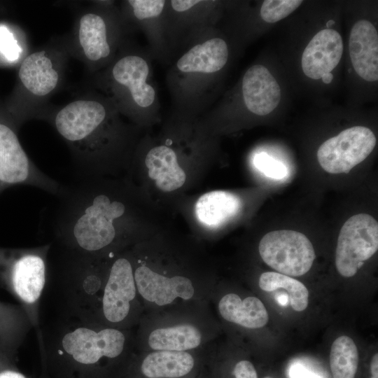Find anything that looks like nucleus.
<instances>
[{
    "instance_id": "7ed1b4c3",
    "label": "nucleus",
    "mask_w": 378,
    "mask_h": 378,
    "mask_svg": "<svg viewBox=\"0 0 378 378\" xmlns=\"http://www.w3.org/2000/svg\"><path fill=\"white\" fill-rule=\"evenodd\" d=\"M149 76V64L144 57L124 52L97 75L95 85L115 104L120 113L138 120L156 100V90L148 83Z\"/></svg>"
},
{
    "instance_id": "a878e982",
    "label": "nucleus",
    "mask_w": 378,
    "mask_h": 378,
    "mask_svg": "<svg viewBox=\"0 0 378 378\" xmlns=\"http://www.w3.org/2000/svg\"><path fill=\"white\" fill-rule=\"evenodd\" d=\"M24 51L13 32L5 24H0V57L8 62H14L21 58Z\"/></svg>"
},
{
    "instance_id": "5701e85b",
    "label": "nucleus",
    "mask_w": 378,
    "mask_h": 378,
    "mask_svg": "<svg viewBox=\"0 0 378 378\" xmlns=\"http://www.w3.org/2000/svg\"><path fill=\"white\" fill-rule=\"evenodd\" d=\"M260 289L271 292L277 289H285L291 307L297 312L304 311L308 306L309 291L300 281L289 276L274 272L262 273L258 281Z\"/></svg>"
},
{
    "instance_id": "412c9836",
    "label": "nucleus",
    "mask_w": 378,
    "mask_h": 378,
    "mask_svg": "<svg viewBox=\"0 0 378 378\" xmlns=\"http://www.w3.org/2000/svg\"><path fill=\"white\" fill-rule=\"evenodd\" d=\"M202 341L201 331L190 323L158 328L148 337V344L153 351H188L198 347Z\"/></svg>"
},
{
    "instance_id": "f03ea898",
    "label": "nucleus",
    "mask_w": 378,
    "mask_h": 378,
    "mask_svg": "<svg viewBox=\"0 0 378 378\" xmlns=\"http://www.w3.org/2000/svg\"><path fill=\"white\" fill-rule=\"evenodd\" d=\"M115 104L90 93L46 118L67 145L81 178L98 177L127 162L129 130Z\"/></svg>"
},
{
    "instance_id": "6ab92c4d",
    "label": "nucleus",
    "mask_w": 378,
    "mask_h": 378,
    "mask_svg": "<svg viewBox=\"0 0 378 378\" xmlns=\"http://www.w3.org/2000/svg\"><path fill=\"white\" fill-rule=\"evenodd\" d=\"M218 311L225 321L246 328H262L269 320L265 305L254 296L241 300L237 294H226L218 302Z\"/></svg>"
},
{
    "instance_id": "bb28decb",
    "label": "nucleus",
    "mask_w": 378,
    "mask_h": 378,
    "mask_svg": "<svg viewBox=\"0 0 378 378\" xmlns=\"http://www.w3.org/2000/svg\"><path fill=\"white\" fill-rule=\"evenodd\" d=\"M254 166L265 176L274 178L282 179L287 175L286 167L278 160L267 155L266 153H260L255 155L253 158Z\"/></svg>"
},
{
    "instance_id": "c9c22d12",
    "label": "nucleus",
    "mask_w": 378,
    "mask_h": 378,
    "mask_svg": "<svg viewBox=\"0 0 378 378\" xmlns=\"http://www.w3.org/2000/svg\"><path fill=\"white\" fill-rule=\"evenodd\" d=\"M263 378H273V377H270V376H265V377H264Z\"/></svg>"
},
{
    "instance_id": "2f4dec72",
    "label": "nucleus",
    "mask_w": 378,
    "mask_h": 378,
    "mask_svg": "<svg viewBox=\"0 0 378 378\" xmlns=\"http://www.w3.org/2000/svg\"><path fill=\"white\" fill-rule=\"evenodd\" d=\"M0 378H26L20 372L13 370H5L0 372Z\"/></svg>"
},
{
    "instance_id": "c85d7f7f",
    "label": "nucleus",
    "mask_w": 378,
    "mask_h": 378,
    "mask_svg": "<svg viewBox=\"0 0 378 378\" xmlns=\"http://www.w3.org/2000/svg\"><path fill=\"white\" fill-rule=\"evenodd\" d=\"M200 0H173L170 1L172 8L178 13L186 12L192 8L200 4Z\"/></svg>"
},
{
    "instance_id": "f257e3e1",
    "label": "nucleus",
    "mask_w": 378,
    "mask_h": 378,
    "mask_svg": "<svg viewBox=\"0 0 378 378\" xmlns=\"http://www.w3.org/2000/svg\"><path fill=\"white\" fill-rule=\"evenodd\" d=\"M132 188L102 176L61 186L52 234L64 251L86 255L117 252L138 227Z\"/></svg>"
},
{
    "instance_id": "c756f323",
    "label": "nucleus",
    "mask_w": 378,
    "mask_h": 378,
    "mask_svg": "<svg viewBox=\"0 0 378 378\" xmlns=\"http://www.w3.org/2000/svg\"><path fill=\"white\" fill-rule=\"evenodd\" d=\"M290 378H322L318 374L306 370L301 365L294 366L290 372Z\"/></svg>"
},
{
    "instance_id": "b1692460",
    "label": "nucleus",
    "mask_w": 378,
    "mask_h": 378,
    "mask_svg": "<svg viewBox=\"0 0 378 378\" xmlns=\"http://www.w3.org/2000/svg\"><path fill=\"white\" fill-rule=\"evenodd\" d=\"M166 3L163 0H128L125 5L127 13L136 21L142 22L161 16Z\"/></svg>"
},
{
    "instance_id": "7c9ffc66",
    "label": "nucleus",
    "mask_w": 378,
    "mask_h": 378,
    "mask_svg": "<svg viewBox=\"0 0 378 378\" xmlns=\"http://www.w3.org/2000/svg\"><path fill=\"white\" fill-rule=\"evenodd\" d=\"M370 378H378V354L372 356L370 364Z\"/></svg>"
},
{
    "instance_id": "72a5a7b5",
    "label": "nucleus",
    "mask_w": 378,
    "mask_h": 378,
    "mask_svg": "<svg viewBox=\"0 0 378 378\" xmlns=\"http://www.w3.org/2000/svg\"><path fill=\"white\" fill-rule=\"evenodd\" d=\"M322 80L324 83H326V84H328L330 83L332 78H333V75L332 74L331 72H328V73H326L322 77Z\"/></svg>"
},
{
    "instance_id": "ddd939ff",
    "label": "nucleus",
    "mask_w": 378,
    "mask_h": 378,
    "mask_svg": "<svg viewBox=\"0 0 378 378\" xmlns=\"http://www.w3.org/2000/svg\"><path fill=\"white\" fill-rule=\"evenodd\" d=\"M228 47L218 37L197 43L183 54L176 62L175 69L184 78H197L221 70L227 62Z\"/></svg>"
},
{
    "instance_id": "473e14b6",
    "label": "nucleus",
    "mask_w": 378,
    "mask_h": 378,
    "mask_svg": "<svg viewBox=\"0 0 378 378\" xmlns=\"http://www.w3.org/2000/svg\"><path fill=\"white\" fill-rule=\"evenodd\" d=\"M276 300L281 305L286 306L288 304L289 298L288 295H281V296H279Z\"/></svg>"
},
{
    "instance_id": "f8f14e48",
    "label": "nucleus",
    "mask_w": 378,
    "mask_h": 378,
    "mask_svg": "<svg viewBox=\"0 0 378 378\" xmlns=\"http://www.w3.org/2000/svg\"><path fill=\"white\" fill-rule=\"evenodd\" d=\"M134 281L138 294L146 301L163 307L176 299L190 300L195 294L190 278L183 275H164L132 255Z\"/></svg>"
},
{
    "instance_id": "39448f33",
    "label": "nucleus",
    "mask_w": 378,
    "mask_h": 378,
    "mask_svg": "<svg viewBox=\"0 0 378 378\" xmlns=\"http://www.w3.org/2000/svg\"><path fill=\"white\" fill-rule=\"evenodd\" d=\"M68 55L66 42H63L31 52L22 59L18 78L30 118L42 115V106L59 88Z\"/></svg>"
},
{
    "instance_id": "dca6fc26",
    "label": "nucleus",
    "mask_w": 378,
    "mask_h": 378,
    "mask_svg": "<svg viewBox=\"0 0 378 378\" xmlns=\"http://www.w3.org/2000/svg\"><path fill=\"white\" fill-rule=\"evenodd\" d=\"M349 49L357 74L367 81H377L378 34L370 22L361 20L354 24L350 33Z\"/></svg>"
},
{
    "instance_id": "cd10ccee",
    "label": "nucleus",
    "mask_w": 378,
    "mask_h": 378,
    "mask_svg": "<svg viewBox=\"0 0 378 378\" xmlns=\"http://www.w3.org/2000/svg\"><path fill=\"white\" fill-rule=\"evenodd\" d=\"M233 378H258L254 365L248 360L237 361L232 370Z\"/></svg>"
},
{
    "instance_id": "f704fd0d",
    "label": "nucleus",
    "mask_w": 378,
    "mask_h": 378,
    "mask_svg": "<svg viewBox=\"0 0 378 378\" xmlns=\"http://www.w3.org/2000/svg\"><path fill=\"white\" fill-rule=\"evenodd\" d=\"M335 23V22L334 20H329V21L327 22L326 26H327V27H331L332 25H333Z\"/></svg>"
},
{
    "instance_id": "20e7f679",
    "label": "nucleus",
    "mask_w": 378,
    "mask_h": 378,
    "mask_svg": "<svg viewBox=\"0 0 378 378\" xmlns=\"http://www.w3.org/2000/svg\"><path fill=\"white\" fill-rule=\"evenodd\" d=\"M122 24L120 15L104 4L83 9L66 42L69 54L80 59L90 72L107 66L115 57Z\"/></svg>"
},
{
    "instance_id": "a211bd4d",
    "label": "nucleus",
    "mask_w": 378,
    "mask_h": 378,
    "mask_svg": "<svg viewBox=\"0 0 378 378\" xmlns=\"http://www.w3.org/2000/svg\"><path fill=\"white\" fill-rule=\"evenodd\" d=\"M197 367L188 351H153L142 359L139 370L142 378H188Z\"/></svg>"
},
{
    "instance_id": "0eeeda50",
    "label": "nucleus",
    "mask_w": 378,
    "mask_h": 378,
    "mask_svg": "<svg viewBox=\"0 0 378 378\" xmlns=\"http://www.w3.org/2000/svg\"><path fill=\"white\" fill-rule=\"evenodd\" d=\"M16 185L34 186L55 195L61 188L29 158L13 126L0 121V193Z\"/></svg>"
},
{
    "instance_id": "4468645a",
    "label": "nucleus",
    "mask_w": 378,
    "mask_h": 378,
    "mask_svg": "<svg viewBox=\"0 0 378 378\" xmlns=\"http://www.w3.org/2000/svg\"><path fill=\"white\" fill-rule=\"evenodd\" d=\"M343 52L340 34L332 29L318 31L303 51L302 68L310 78L319 79L339 64Z\"/></svg>"
},
{
    "instance_id": "6e6552de",
    "label": "nucleus",
    "mask_w": 378,
    "mask_h": 378,
    "mask_svg": "<svg viewBox=\"0 0 378 378\" xmlns=\"http://www.w3.org/2000/svg\"><path fill=\"white\" fill-rule=\"evenodd\" d=\"M137 294L132 255L115 252L108 264L99 324L116 328L125 325Z\"/></svg>"
},
{
    "instance_id": "393cba45",
    "label": "nucleus",
    "mask_w": 378,
    "mask_h": 378,
    "mask_svg": "<svg viewBox=\"0 0 378 378\" xmlns=\"http://www.w3.org/2000/svg\"><path fill=\"white\" fill-rule=\"evenodd\" d=\"M302 3L301 0H265L261 6L260 16L265 22L274 23L289 15Z\"/></svg>"
},
{
    "instance_id": "aec40b11",
    "label": "nucleus",
    "mask_w": 378,
    "mask_h": 378,
    "mask_svg": "<svg viewBox=\"0 0 378 378\" xmlns=\"http://www.w3.org/2000/svg\"><path fill=\"white\" fill-rule=\"evenodd\" d=\"M240 198L230 192L214 190L202 195L195 205L197 220L208 227L218 226L240 210Z\"/></svg>"
},
{
    "instance_id": "423d86ee",
    "label": "nucleus",
    "mask_w": 378,
    "mask_h": 378,
    "mask_svg": "<svg viewBox=\"0 0 378 378\" xmlns=\"http://www.w3.org/2000/svg\"><path fill=\"white\" fill-rule=\"evenodd\" d=\"M50 246L0 249V271L8 279L16 295L27 304L38 300L46 286Z\"/></svg>"
},
{
    "instance_id": "f3484780",
    "label": "nucleus",
    "mask_w": 378,
    "mask_h": 378,
    "mask_svg": "<svg viewBox=\"0 0 378 378\" xmlns=\"http://www.w3.org/2000/svg\"><path fill=\"white\" fill-rule=\"evenodd\" d=\"M144 162L148 176L162 192L177 190L186 181L187 176L179 163L178 153L169 145L151 147L146 152Z\"/></svg>"
},
{
    "instance_id": "1a4fd4ad",
    "label": "nucleus",
    "mask_w": 378,
    "mask_h": 378,
    "mask_svg": "<svg viewBox=\"0 0 378 378\" xmlns=\"http://www.w3.org/2000/svg\"><path fill=\"white\" fill-rule=\"evenodd\" d=\"M258 251L267 265L289 276L305 274L316 258L310 240L303 233L289 230L267 233L259 243Z\"/></svg>"
},
{
    "instance_id": "9d476101",
    "label": "nucleus",
    "mask_w": 378,
    "mask_h": 378,
    "mask_svg": "<svg viewBox=\"0 0 378 378\" xmlns=\"http://www.w3.org/2000/svg\"><path fill=\"white\" fill-rule=\"evenodd\" d=\"M378 249V223L370 215L350 217L340 229L335 251V267L344 277L354 276Z\"/></svg>"
},
{
    "instance_id": "2eb2a0df",
    "label": "nucleus",
    "mask_w": 378,
    "mask_h": 378,
    "mask_svg": "<svg viewBox=\"0 0 378 378\" xmlns=\"http://www.w3.org/2000/svg\"><path fill=\"white\" fill-rule=\"evenodd\" d=\"M241 89L245 106L255 115L269 114L280 102V87L269 70L262 65H253L246 71Z\"/></svg>"
},
{
    "instance_id": "4be33fe9",
    "label": "nucleus",
    "mask_w": 378,
    "mask_h": 378,
    "mask_svg": "<svg viewBox=\"0 0 378 378\" xmlns=\"http://www.w3.org/2000/svg\"><path fill=\"white\" fill-rule=\"evenodd\" d=\"M329 360L332 378H355L359 356L354 340L346 335L337 337L331 346Z\"/></svg>"
},
{
    "instance_id": "9b49d317",
    "label": "nucleus",
    "mask_w": 378,
    "mask_h": 378,
    "mask_svg": "<svg viewBox=\"0 0 378 378\" xmlns=\"http://www.w3.org/2000/svg\"><path fill=\"white\" fill-rule=\"evenodd\" d=\"M376 141L369 128L349 127L320 146L317 151L318 161L330 174L349 173L368 157L375 147Z\"/></svg>"
}]
</instances>
